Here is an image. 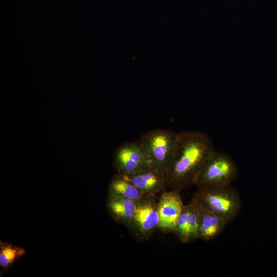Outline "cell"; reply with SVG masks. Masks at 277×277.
<instances>
[{
	"instance_id": "8fae6325",
	"label": "cell",
	"mask_w": 277,
	"mask_h": 277,
	"mask_svg": "<svg viewBox=\"0 0 277 277\" xmlns=\"http://www.w3.org/2000/svg\"><path fill=\"white\" fill-rule=\"evenodd\" d=\"M108 194L135 201L145 194L127 175L118 173L114 175L111 179L108 185Z\"/></svg>"
},
{
	"instance_id": "7c38bea8",
	"label": "cell",
	"mask_w": 277,
	"mask_h": 277,
	"mask_svg": "<svg viewBox=\"0 0 277 277\" xmlns=\"http://www.w3.org/2000/svg\"><path fill=\"white\" fill-rule=\"evenodd\" d=\"M26 253L23 248L5 242H1L0 266L7 269Z\"/></svg>"
},
{
	"instance_id": "5b68a950",
	"label": "cell",
	"mask_w": 277,
	"mask_h": 277,
	"mask_svg": "<svg viewBox=\"0 0 277 277\" xmlns=\"http://www.w3.org/2000/svg\"><path fill=\"white\" fill-rule=\"evenodd\" d=\"M159 225L156 195L145 194L136 201L135 209L128 229L135 238L145 241L159 229Z\"/></svg>"
},
{
	"instance_id": "ba28073f",
	"label": "cell",
	"mask_w": 277,
	"mask_h": 277,
	"mask_svg": "<svg viewBox=\"0 0 277 277\" xmlns=\"http://www.w3.org/2000/svg\"><path fill=\"white\" fill-rule=\"evenodd\" d=\"M127 176L144 194L156 195L167 186L166 175L152 167Z\"/></svg>"
},
{
	"instance_id": "277c9868",
	"label": "cell",
	"mask_w": 277,
	"mask_h": 277,
	"mask_svg": "<svg viewBox=\"0 0 277 277\" xmlns=\"http://www.w3.org/2000/svg\"><path fill=\"white\" fill-rule=\"evenodd\" d=\"M239 174L238 166L228 153L213 151L199 173L195 185L197 187L231 184Z\"/></svg>"
},
{
	"instance_id": "52a82bcc",
	"label": "cell",
	"mask_w": 277,
	"mask_h": 277,
	"mask_svg": "<svg viewBox=\"0 0 277 277\" xmlns=\"http://www.w3.org/2000/svg\"><path fill=\"white\" fill-rule=\"evenodd\" d=\"M180 191L174 189L164 191L157 200L159 229L162 232L174 231L176 222L184 206Z\"/></svg>"
},
{
	"instance_id": "8992f818",
	"label": "cell",
	"mask_w": 277,
	"mask_h": 277,
	"mask_svg": "<svg viewBox=\"0 0 277 277\" xmlns=\"http://www.w3.org/2000/svg\"><path fill=\"white\" fill-rule=\"evenodd\" d=\"M113 163L117 173L131 175L151 167L137 141L126 142L115 150Z\"/></svg>"
},
{
	"instance_id": "30bf717a",
	"label": "cell",
	"mask_w": 277,
	"mask_h": 277,
	"mask_svg": "<svg viewBox=\"0 0 277 277\" xmlns=\"http://www.w3.org/2000/svg\"><path fill=\"white\" fill-rule=\"evenodd\" d=\"M197 206L199 239L204 241L212 240L221 234L228 224L214 213Z\"/></svg>"
},
{
	"instance_id": "6da1fadb",
	"label": "cell",
	"mask_w": 277,
	"mask_h": 277,
	"mask_svg": "<svg viewBox=\"0 0 277 277\" xmlns=\"http://www.w3.org/2000/svg\"><path fill=\"white\" fill-rule=\"evenodd\" d=\"M214 150L212 139L205 133H177L172 161L166 175L167 186L181 191L195 185L205 162Z\"/></svg>"
},
{
	"instance_id": "3957f363",
	"label": "cell",
	"mask_w": 277,
	"mask_h": 277,
	"mask_svg": "<svg viewBox=\"0 0 277 277\" xmlns=\"http://www.w3.org/2000/svg\"><path fill=\"white\" fill-rule=\"evenodd\" d=\"M177 133L157 129L143 134L137 141L150 166L167 175L172 161Z\"/></svg>"
},
{
	"instance_id": "4fadbf2b",
	"label": "cell",
	"mask_w": 277,
	"mask_h": 277,
	"mask_svg": "<svg viewBox=\"0 0 277 277\" xmlns=\"http://www.w3.org/2000/svg\"><path fill=\"white\" fill-rule=\"evenodd\" d=\"M190 203L184 205L177 219L174 233L183 244L189 243Z\"/></svg>"
},
{
	"instance_id": "9c48e42d",
	"label": "cell",
	"mask_w": 277,
	"mask_h": 277,
	"mask_svg": "<svg viewBox=\"0 0 277 277\" xmlns=\"http://www.w3.org/2000/svg\"><path fill=\"white\" fill-rule=\"evenodd\" d=\"M136 201L108 194L106 202L107 210L114 220L128 229L134 213Z\"/></svg>"
},
{
	"instance_id": "7a4b0ae2",
	"label": "cell",
	"mask_w": 277,
	"mask_h": 277,
	"mask_svg": "<svg viewBox=\"0 0 277 277\" xmlns=\"http://www.w3.org/2000/svg\"><path fill=\"white\" fill-rule=\"evenodd\" d=\"M192 200L199 206L220 217L228 224L237 217L242 206L239 193L231 184L198 187Z\"/></svg>"
}]
</instances>
